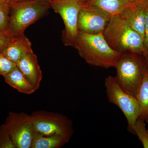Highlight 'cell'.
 <instances>
[{"label":"cell","instance_id":"27","mask_svg":"<svg viewBox=\"0 0 148 148\" xmlns=\"http://www.w3.org/2000/svg\"><path fill=\"white\" fill-rule=\"evenodd\" d=\"M23 1V0H16V2L18 1Z\"/></svg>","mask_w":148,"mask_h":148},{"label":"cell","instance_id":"14","mask_svg":"<svg viewBox=\"0 0 148 148\" xmlns=\"http://www.w3.org/2000/svg\"><path fill=\"white\" fill-rule=\"evenodd\" d=\"M132 3L129 0H93L87 4L94 6L108 16L112 17L121 14Z\"/></svg>","mask_w":148,"mask_h":148},{"label":"cell","instance_id":"16","mask_svg":"<svg viewBox=\"0 0 148 148\" xmlns=\"http://www.w3.org/2000/svg\"><path fill=\"white\" fill-rule=\"evenodd\" d=\"M135 96L139 104V118L148 123V76L146 71Z\"/></svg>","mask_w":148,"mask_h":148},{"label":"cell","instance_id":"21","mask_svg":"<svg viewBox=\"0 0 148 148\" xmlns=\"http://www.w3.org/2000/svg\"><path fill=\"white\" fill-rule=\"evenodd\" d=\"M12 37L6 32H0V51H2L10 42Z\"/></svg>","mask_w":148,"mask_h":148},{"label":"cell","instance_id":"10","mask_svg":"<svg viewBox=\"0 0 148 148\" xmlns=\"http://www.w3.org/2000/svg\"><path fill=\"white\" fill-rule=\"evenodd\" d=\"M16 65L29 82L38 89L42 79V74L34 51L26 54Z\"/></svg>","mask_w":148,"mask_h":148},{"label":"cell","instance_id":"22","mask_svg":"<svg viewBox=\"0 0 148 148\" xmlns=\"http://www.w3.org/2000/svg\"><path fill=\"white\" fill-rule=\"evenodd\" d=\"M144 43L147 52L148 51V1L146 2L145 11V36Z\"/></svg>","mask_w":148,"mask_h":148},{"label":"cell","instance_id":"18","mask_svg":"<svg viewBox=\"0 0 148 148\" xmlns=\"http://www.w3.org/2000/svg\"><path fill=\"white\" fill-rule=\"evenodd\" d=\"M10 9V4L0 1V32L8 33Z\"/></svg>","mask_w":148,"mask_h":148},{"label":"cell","instance_id":"11","mask_svg":"<svg viewBox=\"0 0 148 148\" xmlns=\"http://www.w3.org/2000/svg\"><path fill=\"white\" fill-rule=\"evenodd\" d=\"M147 1L132 3L120 14L130 27L141 36L143 40L145 36V11Z\"/></svg>","mask_w":148,"mask_h":148},{"label":"cell","instance_id":"26","mask_svg":"<svg viewBox=\"0 0 148 148\" xmlns=\"http://www.w3.org/2000/svg\"><path fill=\"white\" fill-rule=\"evenodd\" d=\"M0 1H3L8 3L11 4L12 3L15 2L16 0H0Z\"/></svg>","mask_w":148,"mask_h":148},{"label":"cell","instance_id":"7","mask_svg":"<svg viewBox=\"0 0 148 148\" xmlns=\"http://www.w3.org/2000/svg\"><path fill=\"white\" fill-rule=\"evenodd\" d=\"M51 8L61 15L64 24L62 32L64 45L74 47L78 34L77 18L81 4L77 0H48Z\"/></svg>","mask_w":148,"mask_h":148},{"label":"cell","instance_id":"13","mask_svg":"<svg viewBox=\"0 0 148 148\" xmlns=\"http://www.w3.org/2000/svg\"><path fill=\"white\" fill-rule=\"evenodd\" d=\"M4 77L8 84L24 94L29 95L34 93L37 90L25 77L16 66Z\"/></svg>","mask_w":148,"mask_h":148},{"label":"cell","instance_id":"20","mask_svg":"<svg viewBox=\"0 0 148 148\" xmlns=\"http://www.w3.org/2000/svg\"><path fill=\"white\" fill-rule=\"evenodd\" d=\"M0 148H16L3 125H0Z\"/></svg>","mask_w":148,"mask_h":148},{"label":"cell","instance_id":"4","mask_svg":"<svg viewBox=\"0 0 148 148\" xmlns=\"http://www.w3.org/2000/svg\"><path fill=\"white\" fill-rule=\"evenodd\" d=\"M116 81L125 92L135 96L146 72L144 57L137 53H121L115 67Z\"/></svg>","mask_w":148,"mask_h":148},{"label":"cell","instance_id":"8","mask_svg":"<svg viewBox=\"0 0 148 148\" xmlns=\"http://www.w3.org/2000/svg\"><path fill=\"white\" fill-rule=\"evenodd\" d=\"M3 125L16 148H31L35 132L31 115L10 112Z\"/></svg>","mask_w":148,"mask_h":148},{"label":"cell","instance_id":"15","mask_svg":"<svg viewBox=\"0 0 148 148\" xmlns=\"http://www.w3.org/2000/svg\"><path fill=\"white\" fill-rule=\"evenodd\" d=\"M70 139L61 135L44 136L35 131L31 148H60Z\"/></svg>","mask_w":148,"mask_h":148},{"label":"cell","instance_id":"24","mask_svg":"<svg viewBox=\"0 0 148 148\" xmlns=\"http://www.w3.org/2000/svg\"><path fill=\"white\" fill-rule=\"evenodd\" d=\"M81 5L85 4L88 3L92 1L93 0H77Z\"/></svg>","mask_w":148,"mask_h":148},{"label":"cell","instance_id":"23","mask_svg":"<svg viewBox=\"0 0 148 148\" xmlns=\"http://www.w3.org/2000/svg\"><path fill=\"white\" fill-rule=\"evenodd\" d=\"M145 66L146 71L148 76V51L145 55L144 56Z\"/></svg>","mask_w":148,"mask_h":148},{"label":"cell","instance_id":"12","mask_svg":"<svg viewBox=\"0 0 148 148\" xmlns=\"http://www.w3.org/2000/svg\"><path fill=\"white\" fill-rule=\"evenodd\" d=\"M32 46L29 39L23 34L12 38L2 52L7 58L16 64L27 53L33 51Z\"/></svg>","mask_w":148,"mask_h":148},{"label":"cell","instance_id":"6","mask_svg":"<svg viewBox=\"0 0 148 148\" xmlns=\"http://www.w3.org/2000/svg\"><path fill=\"white\" fill-rule=\"evenodd\" d=\"M35 131L44 136L61 135L71 139L73 132L72 121L62 114L44 110L31 114Z\"/></svg>","mask_w":148,"mask_h":148},{"label":"cell","instance_id":"17","mask_svg":"<svg viewBox=\"0 0 148 148\" xmlns=\"http://www.w3.org/2000/svg\"><path fill=\"white\" fill-rule=\"evenodd\" d=\"M132 133H135L145 148H148V129L146 128L145 121L138 118L132 128Z\"/></svg>","mask_w":148,"mask_h":148},{"label":"cell","instance_id":"5","mask_svg":"<svg viewBox=\"0 0 148 148\" xmlns=\"http://www.w3.org/2000/svg\"><path fill=\"white\" fill-rule=\"evenodd\" d=\"M105 85L109 102L121 109L127 120V129L132 132L133 126L139 116L140 109L137 98L123 90L115 77H107Z\"/></svg>","mask_w":148,"mask_h":148},{"label":"cell","instance_id":"1","mask_svg":"<svg viewBox=\"0 0 148 148\" xmlns=\"http://www.w3.org/2000/svg\"><path fill=\"white\" fill-rule=\"evenodd\" d=\"M74 47L88 64L105 69L115 68L121 55L110 47L103 34H89L78 31Z\"/></svg>","mask_w":148,"mask_h":148},{"label":"cell","instance_id":"3","mask_svg":"<svg viewBox=\"0 0 148 148\" xmlns=\"http://www.w3.org/2000/svg\"><path fill=\"white\" fill-rule=\"evenodd\" d=\"M10 6L8 33L12 38L24 34L30 25L46 16L51 8L48 0H23Z\"/></svg>","mask_w":148,"mask_h":148},{"label":"cell","instance_id":"25","mask_svg":"<svg viewBox=\"0 0 148 148\" xmlns=\"http://www.w3.org/2000/svg\"><path fill=\"white\" fill-rule=\"evenodd\" d=\"M130 2L132 3H135L140 2L146 1H147L148 0H129Z\"/></svg>","mask_w":148,"mask_h":148},{"label":"cell","instance_id":"9","mask_svg":"<svg viewBox=\"0 0 148 148\" xmlns=\"http://www.w3.org/2000/svg\"><path fill=\"white\" fill-rule=\"evenodd\" d=\"M77 18L78 31L96 35L103 34L111 17L91 5H81Z\"/></svg>","mask_w":148,"mask_h":148},{"label":"cell","instance_id":"2","mask_svg":"<svg viewBox=\"0 0 148 148\" xmlns=\"http://www.w3.org/2000/svg\"><path fill=\"white\" fill-rule=\"evenodd\" d=\"M103 35L110 47L121 54L132 53L144 56L147 53L142 37L120 14L111 17Z\"/></svg>","mask_w":148,"mask_h":148},{"label":"cell","instance_id":"19","mask_svg":"<svg viewBox=\"0 0 148 148\" xmlns=\"http://www.w3.org/2000/svg\"><path fill=\"white\" fill-rule=\"evenodd\" d=\"M16 66L15 63L7 58L2 51H0V75L5 76Z\"/></svg>","mask_w":148,"mask_h":148}]
</instances>
